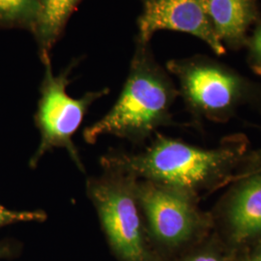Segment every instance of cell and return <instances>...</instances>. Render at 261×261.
Here are the masks:
<instances>
[{
  "label": "cell",
  "mask_w": 261,
  "mask_h": 261,
  "mask_svg": "<svg viewBox=\"0 0 261 261\" xmlns=\"http://www.w3.org/2000/svg\"><path fill=\"white\" fill-rule=\"evenodd\" d=\"M135 189L150 241L162 248L184 247L214 224L212 214L199 208V197L189 191L147 180H137Z\"/></svg>",
  "instance_id": "8992f818"
},
{
  "label": "cell",
  "mask_w": 261,
  "mask_h": 261,
  "mask_svg": "<svg viewBox=\"0 0 261 261\" xmlns=\"http://www.w3.org/2000/svg\"><path fill=\"white\" fill-rule=\"evenodd\" d=\"M83 0H40V12L32 31L43 62L51 59V50L64 32L72 14Z\"/></svg>",
  "instance_id": "30bf717a"
},
{
  "label": "cell",
  "mask_w": 261,
  "mask_h": 261,
  "mask_svg": "<svg viewBox=\"0 0 261 261\" xmlns=\"http://www.w3.org/2000/svg\"><path fill=\"white\" fill-rule=\"evenodd\" d=\"M252 261H261V247L256 253L252 256Z\"/></svg>",
  "instance_id": "2e32d148"
},
{
  "label": "cell",
  "mask_w": 261,
  "mask_h": 261,
  "mask_svg": "<svg viewBox=\"0 0 261 261\" xmlns=\"http://www.w3.org/2000/svg\"><path fill=\"white\" fill-rule=\"evenodd\" d=\"M46 219L44 211H14L0 204V227L22 222H44Z\"/></svg>",
  "instance_id": "7c38bea8"
},
{
  "label": "cell",
  "mask_w": 261,
  "mask_h": 261,
  "mask_svg": "<svg viewBox=\"0 0 261 261\" xmlns=\"http://www.w3.org/2000/svg\"><path fill=\"white\" fill-rule=\"evenodd\" d=\"M166 69L177 79L179 96L194 121L225 123L242 108L261 114V83L205 55L168 60Z\"/></svg>",
  "instance_id": "3957f363"
},
{
  "label": "cell",
  "mask_w": 261,
  "mask_h": 261,
  "mask_svg": "<svg viewBox=\"0 0 261 261\" xmlns=\"http://www.w3.org/2000/svg\"><path fill=\"white\" fill-rule=\"evenodd\" d=\"M211 214L235 242L261 237V167L232 183Z\"/></svg>",
  "instance_id": "ba28073f"
},
{
  "label": "cell",
  "mask_w": 261,
  "mask_h": 261,
  "mask_svg": "<svg viewBox=\"0 0 261 261\" xmlns=\"http://www.w3.org/2000/svg\"><path fill=\"white\" fill-rule=\"evenodd\" d=\"M75 62L68 66L58 75L54 74L51 59L43 62L44 76L40 88V99L34 121L40 132V144L29 162L31 168H36L43 156L55 148L65 149L82 172L84 167L73 136L82 125L90 106L110 92L109 88L87 92L81 98H73L67 93V87L72 83L70 75Z\"/></svg>",
  "instance_id": "5b68a950"
},
{
  "label": "cell",
  "mask_w": 261,
  "mask_h": 261,
  "mask_svg": "<svg viewBox=\"0 0 261 261\" xmlns=\"http://www.w3.org/2000/svg\"><path fill=\"white\" fill-rule=\"evenodd\" d=\"M101 165L105 170L176 187L200 197L261 167V151L252 149L242 135L229 136L209 149L156 133V139L143 152L112 151L103 155Z\"/></svg>",
  "instance_id": "6da1fadb"
},
{
  "label": "cell",
  "mask_w": 261,
  "mask_h": 261,
  "mask_svg": "<svg viewBox=\"0 0 261 261\" xmlns=\"http://www.w3.org/2000/svg\"><path fill=\"white\" fill-rule=\"evenodd\" d=\"M215 31L224 47H246L249 31L261 22L258 0H207Z\"/></svg>",
  "instance_id": "9c48e42d"
},
{
  "label": "cell",
  "mask_w": 261,
  "mask_h": 261,
  "mask_svg": "<svg viewBox=\"0 0 261 261\" xmlns=\"http://www.w3.org/2000/svg\"><path fill=\"white\" fill-rule=\"evenodd\" d=\"M138 178L105 170L87 180V195L96 208L107 241L118 261H158L137 196Z\"/></svg>",
  "instance_id": "277c9868"
},
{
  "label": "cell",
  "mask_w": 261,
  "mask_h": 261,
  "mask_svg": "<svg viewBox=\"0 0 261 261\" xmlns=\"http://www.w3.org/2000/svg\"><path fill=\"white\" fill-rule=\"evenodd\" d=\"M142 12L138 19L137 37L150 42L162 30L187 33L201 40L216 56L226 54L208 12L207 0H140Z\"/></svg>",
  "instance_id": "52a82bcc"
},
{
  "label": "cell",
  "mask_w": 261,
  "mask_h": 261,
  "mask_svg": "<svg viewBox=\"0 0 261 261\" xmlns=\"http://www.w3.org/2000/svg\"><path fill=\"white\" fill-rule=\"evenodd\" d=\"M246 48L247 64L255 75L261 76V22L249 36Z\"/></svg>",
  "instance_id": "4fadbf2b"
},
{
  "label": "cell",
  "mask_w": 261,
  "mask_h": 261,
  "mask_svg": "<svg viewBox=\"0 0 261 261\" xmlns=\"http://www.w3.org/2000/svg\"><path fill=\"white\" fill-rule=\"evenodd\" d=\"M39 12L40 0H0V28H20L32 32Z\"/></svg>",
  "instance_id": "8fae6325"
},
{
  "label": "cell",
  "mask_w": 261,
  "mask_h": 261,
  "mask_svg": "<svg viewBox=\"0 0 261 261\" xmlns=\"http://www.w3.org/2000/svg\"><path fill=\"white\" fill-rule=\"evenodd\" d=\"M179 96L168 70L160 65L150 42L136 38V48L121 93L112 110L84 130L93 144L102 136L142 143L160 127L173 125L171 107Z\"/></svg>",
  "instance_id": "7a4b0ae2"
},
{
  "label": "cell",
  "mask_w": 261,
  "mask_h": 261,
  "mask_svg": "<svg viewBox=\"0 0 261 261\" xmlns=\"http://www.w3.org/2000/svg\"><path fill=\"white\" fill-rule=\"evenodd\" d=\"M19 251L17 244L11 241H0V259L11 258L15 256Z\"/></svg>",
  "instance_id": "5bb4252c"
},
{
  "label": "cell",
  "mask_w": 261,
  "mask_h": 261,
  "mask_svg": "<svg viewBox=\"0 0 261 261\" xmlns=\"http://www.w3.org/2000/svg\"><path fill=\"white\" fill-rule=\"evenodd\" d=\"M183 261H223L217 254L213 252H202L196 253L194 255H191L187 257L185 260Z\"/></svg>",
  "instance_id": "9a60e30c"
}]
</instances>
